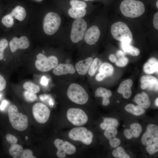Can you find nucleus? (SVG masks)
Segmentation results:
<instances>
[{
    "mask_svg": "<svg viewBox=\"0 0 158 158\" xmlns=\"http://www.w3.org/2000/svg\"><path fill=\"white\" fill-rule=\"evenodd\" d=\"M120 8L124 16L130 18H135L140 16L145 10L143 3L136 0L123 1L120 4Z\"/></svg>",
    "mask_w": 158,
    "mask_h": 158,
    "instance_id": "nucleus-1",
    "label": "nucleus"
},
{
    "mask_svg": "<svg viewBox=\"0 0 158 158\" xmlns=\"http://www.w3.org/2000/svg\"><path fill=\"white\" fill-rule=\"evenodd\" d=\"M8 115L10 123L14 129L23 131L27 128L28 123V118L25 115L19 113L16 106L11 105L9 107Z\"/></svg>",
    "mask_w": 158,
    "mask_h": 158,
    "instance_id": "nucleus-2",
    "label": "nucleus"
},
{
    "mask_svg": "<svg viewBox=\"0 0 158 158\" xmlns=\"http://www.w3.org/2000/svg\"><path fill=\"white\" fill-rule=\"evenodd\" d=\"M111 32L113 37L118 41L131 42L132 40L131 32L128 26L124 22L119 21L113 23L111 27Z\"/></svg>",
    "mask_w": 158,
    "mask_h": 158,
    "instance_id": "nucleus-3",
    "label": "nucleus"
},
{
    "mask_svg": "<svg viewBox=\"0 0 158 158\" xmlns=\"http://www.w3.org/2000/svg\"><path fill=\"white\" fill-rule=\"evenodd\" d=\"M67 95L71 101L78 104H84L88 100V95L86 91L82 86L76 83H72L69 86Z\"/></svg>",
    "mask_w": 158,
    "mask_h": 158,
    "instance_id": "nucleus-4",
    "label": "nucleus"
},
{
    "mask_svg": "<svg viewBox=\"0 0 158 158\" xmlns=\"http://www.w3.org/2000/svg\"><path fill=\"white\" fill-rule=\"evenodd\" d=\"M61 21L60 16L56 13H48L44 16L43 21V28L45 33L48 35L54 34L58 30Z\"/></svg>",
    "mask_w": 158,
    "mask_h": 158,
    "instance_id": "nucleus-5",
    "label": "nucleus"
},
{
    "mask_svg": "<svg viewBox=\"0 0 158 158\" xmlns=\"http://www.w3.org/2000/svg\"><path fill=\"white\" fill-rule=\"evenodd\" d=\"M68 136L71 140L80 141L86 145H89L92 142L93 135L92 132L84 127H77L72 129Z\"/></svg>",
    "mask_w": 158,
    "mask_h": 158,
    "instance_id": "nucleus-6",
    "label": "nucleus"
},
{
    "mask_svg": "<svg viewBox=\"0 0 158 158\" xmlns=\"http://www.w3.org/2000/svg\"><path fill=\"white\" fill-rule=\"evenodd\" d=\"M37 59L35 66L37 69L40 71L46 72L55 68L58 64L57 58L54 56L47 57L42 53H39L37 56Z\"/></svg>",
    "mask_w": 158,
    "mask_h": 158,
    "instance_id": "nucleus-7",
    "label": "nucleus"
},
{
    "mask_svg": "<svg viewBox=\"0 0 158 158\" xmlns=\"http://www.w3.org/2000/svg\"><path fill=\"white\" fill-rule=\"evenodd\" d=\"M87 28V23L83 19H76L72 26L70 38L73 43H76L82 40Z\"/></svg>",
    "mask_w": 158,
    "mask_h": 158,
    "instance_id": "nucleus-8",
    "label": "nucleus"
},
{
    "mask_svg": "<svg viewBox=\"0 0 158 158\" xmlns=\"http://www.w3.org/2000/svg\"><path fill=\"white\" fill-rule=\"evenodd\" d=\"M66 116L68 120L73 125L81 126L85 124L88 120V116L82 109L76 108L69 109Z\"/></svg>",
    "mask_w": 158,
    "mask_h": 158,
    "instance_id": "nucleus-9",
    "label": "nucleus"
},
{
    "mask_svg": "<svg viewBox=\"0 0 158 158\" xmlns=\"http://www.w3.org/2000/svg\"><path fill=\"white\" fill-rule=\"evenodd\" d=\"M32 112L34 118L40 123H44L48 120L50 112L48 107L44 104L37 103L32 107Z\"/></svg>",
    "mask_w": 158,
    "mask_h": 158,
    "instance_id": "nucleus-10",
    "label": "nucleus"
},
{
    "mask_svg": "<svg viewBox=\"0 0 158 158\" xmlns=\"http://www.w3.org/2000/svg\"><path fill=\"white\" fill-rule=\"evenodd\" d=\"M54 143L57 149L56 155L59 158H65L66 154L71 155L76 152L75 147L68 142L58 138L54 140Z\"/></svg>",
    "mask_w": 158,
    "mask_h": 158,
    "instance_id": "nucleus-11",
    "label": "nucleus"
},
{
    "mask_svg": "<svg viewBox=\"0 0 158 158\" xmlns=\"http://www.w3.org/2000/svg\"><path fill=\"white\" fill-rule=\"evenodd\" d=\"M147 130L141 139L142 144L145 146L151 145L152 142H158V127L154 124H150L147 127Z\"/></svg>",
    "mask_w": 158,
    "mask_h": 158,
    "instance_id": "nucleus-12",
    "label": "nucleus"
},
{
    "mask_svg": "<svg viewBox=\"0 0 158 158\" xmlns=\"http://www.w3.org/2000/svg\"><path fill=\"white\" fill-rule=\"evenodd\" d=\"M140 87L142 89L157 92L158 80L154 76L149 75L142 76L140 78Z\"/></svg>",
    "mask_w": 158,
    "mask_h": 158,
    "instance_id": "nucleus-13",
    "label": "nucleus"
},
{
    "mask_svg": "<svg viewBox=\"0 0 158 158\" xmlns=\"http://www.w3.org/2000/svg\"><path fill=\"white\" fill-rule=\"evenodd\" d=\"M30 42L28 38L23 36L18 38L14 37L10 42L9 46L11 51L14 53L18 49H25L30 45Z\"/></svg>",
    "mask_w": 158,
    "mask_h": 158,
    "instance_id": "nucleus-14",
    "label": "nucleus"
},
{
    "mask_svg": "<svg viewBox=\"0 0 158 158\" xmlns=\"http://www.w3.org/2000/svg\"><path fill=\"white\" fill-rule=\"evenodd\" d=\"M100 35V31L98 27L95 25L92 26L85 32L84 36L85 42L88 44H94L98 40Z\"/></svg>",
    "mask_w": 158,
    "mask_h": 158,
    "instance_id": "nucleus-15",
    "label": "nucleus"
},
{
    "mask_svg": "<svg viewBox=\"0 0 158 158\" xmlns=\"http://www.w3.org/2000/svg\"><path fill=\"white\" fill-rule=\"evenodd\" d=\"M75 69L73 66L69 63H60L54 68V74L57 76L66 75L68 74H73L75 72Z\"/></svg>",
    "mask_w": 158,
    "mask_h": 158,
    "instance_id": "nucleus-16",
    "label": "nucleus"
},
{
    "mask_svg": "<svg viewBox=\"0 0 158 158\" xmlns=\"http://www.w3.org/2000/svg\"><path fill=\"white\" fill-rule=\"evenodd\" d=\"M133 82L130 79H128L123 81L119 85L117 90L118 92L122 94L125 99H128L132 95L131 87Z\"/></svg>",
    "mask_w": 158,
    "mask_h": 158,
    "instance_id": "nucleus-17",
    "label": "nucleus"
},
{
    "mask_svg": "<svg viewBox=\"0 0 158 158\" xmlns=\"http://www.w3.org/2000/svg\"><path fill=\"white\" fill-rule=\"evenodd\" d=\"M93 60L91 57L79 61L75 65V69L78 73L81 75H86L88 72Z\"/></svg>",
    "mask_w": 158,
    "mask_h": 158,
    "instance_id": "nucleus-18",
    "label": "nucleus"
},
{
    "mask_svg": "<svg viewBox=\"0 0 158 158\" xmlns=\"http://www.w3.org/2000/svg\"><path fill=\"white\" fill-rule=\"evenodd\" d=\"M142 127L140 124L135 123L130 126V129H126L124 131V135L128 139H130L134 137L138 138L142 131Z\"/></svg>",
    "mask_w": 158,
    "mask_h": 158,
    "instance_id": "nucleus-19",
    "label": "nucleus"
},
{
    "mask_svg": "<svg viewBox=\"0 0 158 158\" xmlns=\"http://www.w3.org/2000/svg\"><path fill=\"white\" fill-rule=\"evenodd\" d=\"M95 96L97 97H103L102 105L104 106L108 105L110 103L109 98L112 95L111 92L109 90L103 87H99L96 90Z\"/></svg>",
    "mask_w": 158,
    "mask_h": 158,
    "instance_id": "nucleus-20",
    "label": "nucleus"
},
{
    "mask_svg": "<svg viewBox=\"0 0 158 158\" xmlns=\"http://www.w3.org/2000/svg\"><path fill=\"white\" fill-rule=\"evenodd\" d=\"M135 102L141 107L147 109L151 105V102L148 95L145 92L136 95L134 98Z\"/></svg>",
    "mask_w": 158,
    "mask_h": 158,
    "instance_id": "nucleus-21",
    "label": "nucleus"
},
{
    "mask_svg": "<svg viewBox=\"0 0 158 158\" xmlns=\"http://www.w3.org/2000/svg\"><path fill=\"white\" fill-rule=\"evenodd\" d=\"M143 70L148 74H152L155 72L158 73V61L157 59L152 57L150 58L144 65Z\"/></svg>",
    "mask_w": 158,
    "mask_h": 158,
    "instance_id": "nucleus-22",
    "label": "nucleus"
},
{
    "mask_svg": "<svg viewBox=\"0 0 158 158\" xmlns=\"http://www.w3.org/2000/svg\"><path fill=\"white\" fill-rule=\"evenodd\" d=\"M130 42H121V46L125 55L133 56H137L140 53V50L138 48L130 44Z\"/></svg>",
    "mask_w": 158,
    "mask_h": 158,
    "instance_id": "nucleus-23",
    "label": "nucleus"
},
{
    "mask_svg": "<svg viewBox=\"0 0 158 158\" xmlns=\"http://www.w3.org/2000/svg\"><path fill=\"white\" fill-rule=\"evenodd\" d=\"M98 71L105 78L113 75L114 69L111 64L107 62H104L101 64Z\"/></svg>",
    "mask_w": 158,
    "mask_h": 158,
    "instance_id": "nucleus-24",
    "label": "nucleus"
},
{
    "mask_svg": "<svg viewBox=\"0 0 158 158\" xmlns=\"http://www.w3.org/2000/svg\"><path fill=\"white\" fill-rule=\"evenodd\" d=\"M13 17L20 21H23L26 16L25 9L23 7L18 6L14 8L10 13Z\"/></svg>",
    "mask_w": 158,
    "mask_h": 158,
    "instance_id": "nucleus-25",
    "label": "nucleus"
},
{
    "mask_svg": "<svg viewBox=\"0 0 158 158\" xmlns=\"http://www.w3.org/2000/svg\"><path fill=\"white\" fill-rule=\"evenodd\" d=\"M125 109L128 112L137 116L142 115L145 112L144 108L139 105L135 106L131 104H129L126 105Z\"/></svg>",
    "mask_w": 158,
    "mask_h": 158,
    "instance_id": "nucleus-26",
    "label": "nucleus"
},
{
    "mask_svg": "<svg viewBox=\"0 0 158 158\" xmlns=\"http://www.w3.org/2000/svg\"><path fill=\"white\" fill-rule=\"evenodd\" d=\"M86 11L84 8H78L71 7L68 11L69 15L74 19L81 18L86 14Z\"/></svg>",
    "mask_w": 158,
    "mask_h": 158,
    "instance_id": "nucleus-27",
    "label": "nucleus"
},
{
    "mask_svg": "<svg viewBox=\"0 0 158 158\" xmlns=\"http://www.w3.org/2000/svg\"><path fill=\"white\" fill-rule=\"evenodd\" d=\"M119 122L116 118H105L103 120V122L100 125V128L105 130L107 128L112 126L116 128L119 125Z\"/></svg>",
    "mask_w": 158,
    "mask_h": 158,
    "instance_id": "nucleus-28",
    "label": "nucleus"
},
{
    "mask_svg": "<svg viewBox=\"0 0 158 158\" xmlns=\"http://www.w3.org/2000/svg\"><path fill=\"white\" fill-rule=\"evenodd\" d=\"M23 151L22 147L20 145L16 144L11 145L9 152L13 158H17L22 153Z\"/></svg>",
    "mask_w": 158,
    "mask_h": 158,
    "instance_id": "nucleus-29",
    "label": "nucleus"
},
{
    "mask_svg": "<svg viewBox=\"0 0 158 158\" xmlns=\"http://www.w3.org/2000/svg\"><path fill=\"white\" fill-rule=\"evenodd\" d=\"M23 87L26 90L35 94L39 92L40 90V87L38 85L30 81L25 82Z\"/></svg>",
    "mask_w": 158,
    "mask_h": 158,
    "instance_id": "nucleus-30",
    "label": "nucleus"
},
{
    "mask_svg": "<svg viewBox=\"0 0 158 158\" xmlns=\"http://www.w3.org/2000/svg\"><path fill=\"white\" fill-rule=\"evenodd\" d=\"M102 64V61L98 58L95 59L93 61L89 70L88 73L90 76H94L98 68Z\"/></svg>",
    "mask_w": 158,
    "mask_h": 158,
    "instance_id": "nucleus-31",
    "label": "nucleus"
},
{
    "mask_svg": "<svg viewBox=\"0 0 158 158\" xmlns=\"http://www.w3.org/2000/svg\"><path fill=\"white\" fill-rule=\"evenodd\" d=\"M113 156L118 158H130V157L125 151L123 148L119 147L116 148L112 152Z\"/></svg>",
    "mask_w": 158,
    "mask_h": 158,
    "instance_id": "nucleus-32",
    "label": "nucleus"
},
{
    "mask_svg": "<svg viewBox=\"0 0 158 158\" xmlns=\"http://www.w3.org/2000/svg\"><path fill=\"white\" fill-rule=\"evenodd\" d=\"M117 133L116 128L111 126L107 128L105 130L104 134L105 137L109 140L116 137Z\"/></svg>",
    "mask_w": 158,
    "mask_h": 158,
    "instance_id": "nucleus-33",
    "label": "nucleus"
},
{
    "mask_svg": "<svg viewBox=\"0 0 158 158\" xmlns=\"http://www.w3.org/2000/svg\"><path fill=\"white\" fill-rule=\"evenodd\" d=\"M1 22L5 27L7 28L11 27L14 24L13 17L10 13L6 15L2 18Z\"/></svg>",
    "mask_w": 158,
    "mask_h": 158,
    "instance_id": "nucleus-34",
    "label": "nucleus"
},
{
    "mask_svg": "<svg viewBox=\"0 0 158 158\" xmlns=\"http://www.w3.org/2000/svg\"><path fill=\"white\" fill-rule=\"evenodd\" d=\"M8 45V42L6 39L3 38L0 40V61L4 59V50Z\"/></svg>",
    "mask_w": 158,
    "mask_h": 158,
    "instance_id": "nucleus-35",
    "label": "nucleus"
},
{
    "mask_svg": "<svg viewBox=\"0 0 158 158\" xmlns=\"http://www.w3.org/2000/svg\"><path fill=\"white\" fill-rule=\"evenodd\" d=\"M70 3L73 8H85L87 6L86 3L79 0H71Z\"/></svg>",
    "mask_w": 158,
    "mask_h": 158,
    "instance_id": "nucleus-36",
    "label": "nucleus"
},
{
    "mask_svg": "<svg viewBox=\"0 0 158 158\" xmlns=\"http://www.w3.org/2000/svg\"><path fill=\"white\" fill-rule=\"evenodd\" d=\"M24 96L25 99L29 102H34L37 98V96L35 93L27 90L24 92Z\"/></svg>",
    "mask_w": 158,
    "mask_h": 158,
    "instance_id": "nucleus-37",
    "label": "nucleus"
},
{
    "mask_svg": "<svg viewBox=\"0 0 158 158\" xmlns=\"http://www.w3.org/2000/svg\"><path fill=\"white\" fill-rule=\"evenodd\" d=\"M128 62V59L124 56L118 58L115 62V64L117 66L122 67L126 66Z\"/></svg>",
    "mask_w": 158,
    "mask_h": 158,
    "instance_id": "nucleus-38",
    "label": "nucleus"
},
{
    "mask_svg": "<svg viewBox=\"0 0 158 158\" xmlns=\"http://www.w3.org/2000/svg\"><path fill=\"white\" fill-rule=\"evenodd\" d=\"M146 149L149 154H154L158 151V142L154 143L152 145L147 146Z\"/></svg>",
    "mask_w": 158,
    "mask_h": 158,
    "instance_id": "nucleus-39",
    "label": "nucleus"
},
{
    "mask_svg": "<svg viewBox=\"0 0 158 158\" xmlns=\"http://www.w3.org/2000/svg\"><path fill=\"white\" fill-rule=\"evenodd\" d=\"M20 158H36L33 155V152L29 149H27L23 151Z\"/></svg>",
    "mask_w": 158,
    "mask_h": 158,
    "instance_id": "nucleus-40",
    "label": "nucleus"
},
{
    "mask_svg": "<svg viewBox=\"0 0 158 158\" xmlns=\"http://www.w3.org/2000/svg\"><path fill=\"white\" fill-rule=\"evenodd\" d=\"M109 143L111 147L115 148L117 147L120 144L121 141L119 139L116 137L109 140Z\"/></svg>",
    "mask_w": 158,
    "mask_h": 158,
    "instance_id": "nucleus-41",
    "label": "nucleus"
},
{
    "mask_svg": "<svg viewBox=\"0 0 158 158\" xmlns=\"http://www.w3.org/2000/svg\"><path fill=\"white\" fill-rule=\"evenodd\" d=\"M6 138L7 141L11 145L16 144L18 141L16 137L11 134L7 135Z\"/></svg>",
    "mask_w": 158,
    "mask_h": 158,
    "instance_id": "nucleus-42",
    "label": "nucleus"
},
{
    "mask_svg": "<svg viewBox=\"0 0 158 158\" xmlns=\"http://www.w3.org/2000/svg\"><path fill=\"white\" fill-rule=\"evenodd\" d=\"M6 82L4 78L0 74V91L4 90L6 87Z\"/></svg>",
    "mask_w": 158,
    "mask_h": 158,
    "instance_id": "nucleus-43",
    "label": "nucleus"
},
{
    "mask_svg": "<svg viewBox=\"0 0 158 158\" xmlns=\"http://www.w3.org/2000/svg\"><path fill=\"white\" fill-rule=\"evenodd\" d=\"M153 24L155 29L158 30V12L156 13L153 17Z\"/></svg>",
    "mask_w": 158,
    "mask_h": 158,
    "instance_id": "nucleus-44",
    "label": "nucleus"
},
{
    "mask_svg": "<svg viewBox=\"0 0 158 158\" xmlns=\"http://www.w3.org/2000/svg\"><path fill=\"white\" fill-rule=\"evenodd\" d=\"M8 104V102L6 100H3L0 105V110L3 111Z\"/></svg>",
    "mask_w": 158,
    "mask_h": 158,
    "instance_id": "nucleus-45",
    "label": "nucleus"
},
{
    "mask_svg": "<svg viewBox=\"0 0 158 158\" xmlns=\"http://www.w3.org/2000/svg\"><path fill=\"white\" fill-rule=\"evenodd\" d=\"M48 81L47 79L44 76H43L41 78L40 83L42 85L46 86L48 84Z\"/></svg>",
    "mask_w": 158,
    "mask_h": 158,
    "instance_id": "nucleus-46",
    "label": "nucleus"
},
{
    "mask_svg": "<svg viewBox=\"0 0 158 158\" xmlns=\"http://www.w3.org/2000/svg\"><path fill=\"white\" fill-rule=\"evenodd\" d=\"M109 59L112 63H115L117 60L116 56L113 54H111L109 56Z\"/></svg>",
    "mask_w": 158,
    "mask_h": 158,
    "instance_id": "nucleus-47",
    "label": "nucleus"
},
{
    "mask_svg": "<svg viewBox=\"0 0 158 158\" xmlns=\"http://www.w3.org/2000/svg\"><path fill=\"white\" fill-rule=\"evenodd\" d=\"M116 55L118 58L125 56L124 52L120 50H118L117 52Z\"/></svg>",
    "mask_w": 158,
    "mask_h": 158,
    "instance_id": "nucleus-48",
    "label": "nucleus"
},
{
    "mask_svg": "<svg viewBox=\"0 0 158 158\" xmlns=\"http://www.w3.org/2000/svg\"><path fill=\"white\" fill-rule=\"evenodd\" d=\"M48 96L47 95H41L40 96V98L43 101L47 98Z\"/></svg>",
    "mask_w": 158,
    "mask_h": 158,
    "instance_id": "nucleus-49",
    "label": "nucleus"
},
{
    "mask_svg": "<svg viewBox=\"0 0 158 158\" xmlns=\"http://www.w3.org/2000/svg\"><path fill=\"white\" fill-rule=\"evenodd\" d=\"M49 104L51 106V107H52L53 105V102L51 99H50L49 101Z\"/></svg>",
    "mask_w": 158,
    "mask_h": 158,
    "instance_id": "nucleus-50",
    "label": "nucleus"
},
{
    "mask_svg": "<svg viewBox=\"0 0 158 158\" xmlns=\"http://www.w3.org/2000/svg\"><path fill=\"white\" fill-rule=\"evenodd\" d=\"M155 104L158 107V98H157L155 101Z\"/></svg>",
    "mask_w": 158,
    "mask_h": 158,
    "instance_id": "nucleus-51",
    "label": "nucleus"
},
{
    "mask_svg": "<svg viewBox=\"0 0 158 158\" xmlns=\"http://www.w3.org/2000/svg\"><path fill=\"white\" fill-rule=\"evenodd\" d=\"M156 6L157 8H158V1H157L156 2Z\"/></svg>",
    "mask_w": 158,
    "mask_h": 158,
    "instance_id": "nucleus-52",
    "label": "nucleus"
},
{
    "mask_svg": "<svg viewBox=\"0 0 158 158\" xmlns=\"http://www.w3.org/2000/svg\"><path fill=\"white\" fill-rule=\"evenodd\" d=\"M25 139L26 140H27L28 139V138L27 136H26L25 137Z\"/></svg>",
    "mask_w": 158,
    "mask_h": 158,
    "instance_id": "nucleus-53",
    "label": "nucleus"
},
{
    "mask_svg": "<svg viewBox=\"0 0 158 158\" xmlns=\"http://www.w3.org/2000/svg\"><path fill=\"white\" fill-rule=\"evenodd\" d=\"M85 1H92L94 0H83Z\"/></svg>",
    "mask_w": 158,
    "mask_h": 158,
    "instance_id": "nucleus-54",
    "label": "nucleus"
},
{
    "mask_svg": "<svg viewBox=\"0 0 158 158\" xmlns=\"http://www.w3.org/2000/svg\"><path fill=\"white\" fill-rule=\"evenodd\" d=\"M1 97H2V95L1 94H0V99H1Z\"/></svg>",
    "mask_w": 158,
    "mask_h": 158,
    "instance_id": "nucleus-55",
    "label": "nucleus"
}]
</instances>
